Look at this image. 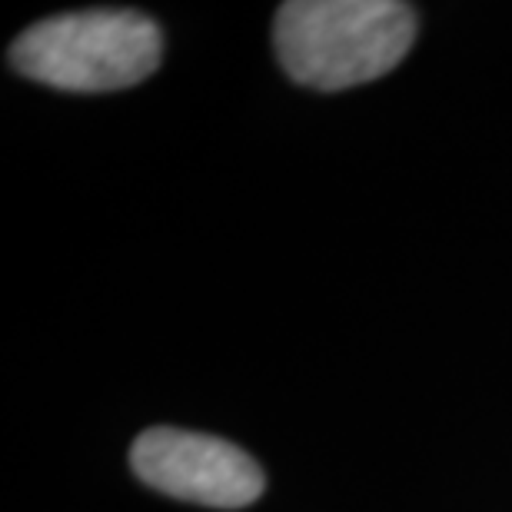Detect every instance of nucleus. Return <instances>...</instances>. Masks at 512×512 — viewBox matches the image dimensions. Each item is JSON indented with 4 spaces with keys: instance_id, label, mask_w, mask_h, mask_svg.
Returning <instances> with one entry per match:
<instances>
[{
    "instance_id": "nucleus-1",
    "label": "nucleus",
    "mask_w": 512,
    "mask_h": 512,
    "mask_svg": "<svg viewBox=\"0 0 512 512\" xmlns=\"http://www.w3.org/2000/svg\"><path fill=\"white\" fill-rule=\"evenodd\" d=\"M413 37L416 10L399 0H290L273 20L280 67L313 90H346L389 74Z\"/></svg>"
},
{
    "instance_id": "nucleus-2",
    "label": "nucleus",
    "mask_w": 512,
    "mask_h": 512,
    "mask_svg": "<svg viewBox=\"0 0 512 512\" xmlns=\"http://www.w3.org/2000/svg\"><path fill=\"white\" fill-rule=\"evenodd\" d=\"M160 54V27L140 10H77L27 27L7 57L17 74L37 84L104 94L147 80Z\"/></svg>"
},
{
    "instance_id": "nucleus-3",
    "label": "nucleus",
    "mask_w": 512,
    "mask_h": 512,
    "mask_svg": "<svg viewBox=\"0 0 512 512\" xmlns=\"http://www.w3.org/2000/svg\"><path fill=\"white\" fill-rule=\"evenodd\" d=\"M130 466L150 489L183 503L240 509L263 496V469L227 439L157 426L137 436Z\"/></svg>"
}]
</instances>
